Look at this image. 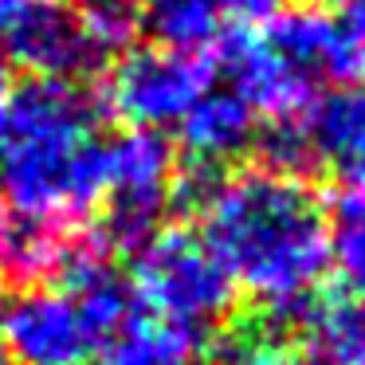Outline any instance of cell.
I'll list each match as a JSON object with an SVG mask.
<instances>
[{
    "label": "cell",
    "mask_w": 365,
    "mask_h": 365,
    "mask_svg": "<svg viewBox=\"0 0 365 365\" xmlns=\"http://www.w3.org/2000/svg\"><path fill=\"white\" fill-rule=\"evenodd\" d=\"M291 122H294V134H299L307 169H330L338 177L365 169V87L361 83H334L330 91H314L310 103Z\"/></svg>",
    "instance_id": "obj_10"
},
{
    "label": "cell",
    "mask_w": 365,
    "mask_h": 365,
    "mask_svg": "<svg viewBox=\"0 0 365 365\" xmlns=\"http://www.w3.org/2000/svg\"><path fill=\"white\" fill-rule=\"evenodd\" d=\"M212 59L189 48H130L110 67L103 98L110 118L130 122L134 130L177 126L212 83Z\"/></svg>",
    "instance_id": "obj_5"
},
{
    "label": "cell",
    "mask_w": 365,
    "mask_h": 365,
    "mask_svg": "<svg viewBox=\"0 0 365 365\" xmlns=\"http://www.w3.org/2000/svg\"><path fill=\"white\" fill-rule=\"evenodd\" d=\"M200 240L271 318H307L330 275V216L318 189L299 173L244 169L224 173L205 197Z\"/></svg>",
    "instance_id": "obj_1"
},
{
    "label": "cell",
    "mask_w": 365,
    "mask_h": 365,
    "mask_svg": "<svg viewBox=\"0 0 365 365\" xmlns=\"http://www.w3.org/2000/svg\"><path fill=\"white\" fill-rule=\"evenodd\" d=\"M138 16L165 48L189 51L216 43L228 24L224 0H138Z\"/></svg>",
    "instance_id": "obj_14"
},
{
    "label": "cell",
    "mask_w": 365,
    "mask_h": 365,
    "mask_svg": "<svg viewBox=\"0 0 365 365\" xmlns=\"http://www.w3.org/2000/svg\"><path fill=\"white\" fill-rule=\"evenodd\" d=\"M318 9H349V4H357V0H314Z\"/></svg>",
    "instance_id": "obj_22"
},
{
    "label": "cell",
    "mask_w": 365,
    "mask_h": 365,
    "mask_svg": "<svg viewBox=\"0 0 365 365\" xmlns=\"http://www.w3.org/2000/svg\"><path fill=\"white\" fill-rule=\"evenodd\" d=\"M79 16V24L87 28V36L106 51V56H122L130 51L142 16H138V0H67Z\"/></svg>",
    "instance_id": "obj_16"
},
{
    "label": "cell",
    "mask_w": 365,
    "mask_h": 365,
    "mask_svg": "<svg viewBox=\"0 0 365 365\" xmlns=\"http://www.w3.org/2000/svg\"><path fill=\"white\" fill-rule=\"evenodd\" d=\"M177 150L161 130H126L106 142V181L95 205V236L110 255H138L173 212Z\"/></svg>",
    "instance_id": "obj_3"
},
{
    "label": "cell",
    "mask_w": 365,
    "mask_h": 365,
    "mask_svg": "<svg viewBox=\"0 0 365 365\" xmlns=\"http://www.w3.org/2000/svg\"><path fill=\"white\" fill-rule=\"evenodd\" d=\"M212 71H220L232 95L263 122L294 118L318 91L267 36H255L247 28L220 32Z\"/></svg>",
    "instance_id": "obj_8"
},
{
    "label": "cell",
    "mask_w": 365,
    "mask_h": 365,
    "mask_svg": "<svg viewBox=\"0 0 365 365\" xmlns=\"http://www.w3.org/2000/svg\"><path fill=\"white\" fill-rule=\"evenodd\" d=\"M4 291H9V287L0 283V318H4Z\"/></svg>",
    "instance_id": "obj_24"
},
{
    "label": "cell",
    "mask_w": 365,
    "mask_h": 365,
    "mask_svg": "<svg viewBox=\"0 0 365 365\" xmlns=\"http://www.w3.org/2000/svg\"><path fill=\"white\" fill-rule=\"evenodd\" d=\"M0 43L4 59L43 79L91 83V75L110 67V56L87 36L67 0H9L0 9Z\"/></svg>",
    "instance_id": "obj_6"
},
{
    "label": "cell",
    "mask_w": 365,
    "mask_h": 365,
    "mask_svg": "<svg viewBox=\"0 0 365 365\" xmlns=\"http://www.w3.org/2000/svg\"><path fill=\"white\" fill-rule=\"evenodd\" d=\"M263 36L314 87L318 79L365 87V0L349 9H283Z\"/></svg>",
    "instance_id": "obj_7"
},
{
    "label": "cell",
    "mask_w": 365,
    "mask_h": 365,
    "mask_svg": "<svg viewBox=\"0 0 365 365\" xmlns=\"http://www.w3.org/2000/svg\"><path fill=\"white\" fill-rule=\"evenodd\" d=\"M330 271L338 275L346 299L365 302V224L334 216L330 220Z\"/></svg>",
    "instance_id": "obj_18"
},
{
    "label": "cell",
    "mask_w": 365,
    "mask_h": 365,
    "mask_svg": "<svg viewBox=\"0 0 365 365\" xmlns=\"http://www.w3.org/2000/svg\"><path fill=\"white\" fill-rule=\"evenodd\" d=\"M4 106H9V59L0 51V145H4Z\"/></svg>",
    "instance_id": "obj_21"
},
{
    "label": "cell",
    "mask_w": 365,
    "mask_h": 365,
    "mask_svg": "<svg viewBox=\"0 0 365 365\" xmlns=\"http://www.w3.org/2000/svg\"><path fill=\"white\" fill-rule=\"evenodd\" d=\"M302 322L310 330L307 365H365V302H322Z\"/></svg>",
    "instance_id": "obj_15"
},
{
    "label": "cell",
    "mask_w": 365,
    "mask_h": 365,
    "mask_svg": "<svg viewBox=\"0 0 365 365\" xmlns=\"http://www.w3.org/2000/svg\"><path fill=\"white\" fill-rule=\"evenodd\" d=\"M0 326L16 365H83L98 349L75 302L56 287L20 291Z\"/></svg>",
    "instance_id": "obj_9"
},
{
    "label": "cell",
    "mask_w": 365,
    "mask_h": 365,
    "mask_svg": "<svg viewBox=\"0 0 365 365\" xmlns=\"http://www.w3.org/2000/svg\"><path fill=\"white\" fill-rule=\"evenodd\" d=\"M334 216H346V220H361L365 224V169H357V173H349L346 181H341Z\"/></svg>",
    "instance_id": "obj_19"
},
{
    "label": "cell",
    "mask_w": 365,
    "mask_h": 365,
    "mask_svg": "<svg viewBox=\"0 0 365 365\" xmlns=\"http://www.w3.org/2000/svg\"><path fill=\"white\" fill-rule=\"evenodd\" d=\"M0 365H16V361L9 357V349H0Z\"/></svg>",
    "instance_id": "obj_23"
},
{
    "label": "cell",
    "mask_w": 365,
    "mask_h": 365,
    "mask_svg": "<svg viewBox=\"0 0 365 365\" xmlns=\"http://www.w3.org/2000/svg\"><path fill=\"white\" fill-rule=\"evenodd\" d=\"M177 130H181L177 161L208 169V173H228L232 161L255 145L259 118L232 91H205L192 103V110L177 122Z\"/></svg>",
    "instance_id": "obj_12"
},
{
    "label": "cell",
    "mask_w": 365,
    "mask_h": 365,
    "mask_svg": "<svg viewBox=\"0 0 365 365\" xmlns=\"http://www.w3.org/2000/svg\"><path fill=\"white\" fill-rule=\"evenodd\" d=\"M130 279L153 318L181 326L205 341L220 334L236 307V287L228 271L216 263L205 240L185 228H161L138 252V267Z\"/></svg>",
    "instance_id": "obj_4"
},
{
    "label": "cell",
    "mask_w": 365,
    "mask_h": 365,
    "mask_svg": "<svg viewBox=\"0 0 365 365\" xmlns=\"http://www.w3.org/2000/svg\"><path fill=\"white\" fill-rule=\"evenodd\" d=\"M287 9V0H224V12L228 20H240V24H259V20H271Z\"/></svg>",
    "instance_id": "obj_20"
},
{
    "label": "cell",
    "mask_w": 365,
    "mask_h": 365,
    "mask_svg": "<svg viewBox=\"0 0 365 365\" xmlns=\"http://www.w3.org/2000/svg\"><path fill=\"white\" fill-rule=\"evenodd\" d=\"M106 122L110 106L91 83L32 75L9 91L0 197L24 212L87 220L106 181Z\"/></svg>",
    "instance_id": "obj_2"
},
{
    "label": "cell",
    "mask_w": 365,
    "mask_h": 365,
    "mask_svg": "<svg viewBox=\"0 0 365 365\" xmlns=\"http://www.w3.org/2000/svg\"><path fill=\"white\" fill-rule=\"evenodd\" d=\"M208 365H307V357L279 330H236L212 349Z\"/></svg>",
    "instance_id": "obj_17"
},
{
    "label": "cell",
    "mask_w": 365,
    "mask_h": 365,
    "mask_svg": "<svg viewBox=\"0 0 365 365\" xmlns=\"http://www.w3.org/2000/svg\"><path fill=\"white\" fill-rule=\"evenodd\" d=\"M83 228L87 220L24 212L0 197V283L16 291L51 287Z\"/></svg>",
    "instance_id": "obj_11"
},
{
    "label": "cell",
    "mask_w": 365,
    "mask_h": 365,
    "mask_svg": "<svg viewBox=\"0 0 365 365\" xmlns=\"http://www.w3.org/2000/svg\"><path fill=\"white\" fill-rule=\"evenodd\" d=\"M205 349V338L173 322H161L142 307V314L106 346V365H197Z\"/></svg>",
    "instance_id": "obj_13"
}]
</instances>
